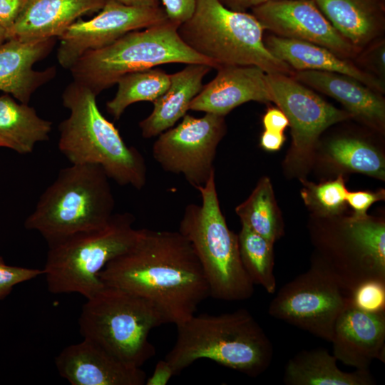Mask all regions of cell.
Instances as JSON below:
<instances>
[{
	"instance_id": "7c38bea8",
	"label": "cell",
	"mask_w": 385,
	"mask_h": 385,
	"mask_svg": "<svg viewBox=\"0 0 385 385\" xmlns=\"http://www.w3.org/2000/svg\"><path fill=\"white\" fill-rule=\"evenodd\" d=\"M351 295L321 267L310 268L284 284L270 302L269 314L329 342L335 322Z\"/></svg>"
},
{
	"instance_id": "5b68a950",
	"label": "cell",
	"mask_w": 385,
	"mask_h": 385,
	"mask_svg": "<svg viewBox=\"0 0 385 385\" xmlns=\"http://www.w3.org/2000/svg\"><path fill=\"white\" fill-rule=\"evenodd\" d=\"M265 29L252 14L231 10L219 0H196L192 16L180 24L183 42L219 66H255L267 73L294 70L264 43Z\"/></svg>"
},
{
	"instance_id": "ba28073f",
	"label": "cell",
	"mask_w": 385,
	"mask_h": 385,
	"mask_svg": "<svg viewBox=\"0 0 385 385\" xmlns=\"http://www.w3.org/2000/svg\"><path fill=\"white\" fill-rule=\"evenodd\" d=\"M168 322L150 302L104 285L86 299L78 319L83 339L97 344L128 365L141 366L155 354L150 331Z\"/></svg>"
},
{
	"instance_id": "d6a6232c",
	"label": "cell",
	"mask_w": 385,
	"mask_h": 385,
	"mask_svg": "<svg viewBox=\"0 0 385 385\" xmlns=\"http://www.w3.org/2000/svg\"><path fill=\"white\" fill-rule=\"evenodd\" d=\"M361 69L385 83V39L380 37L359 51L354 59Z\"/></svg>"
},
{
	"instance_id": "9a60e30c",
	"label": "cell",
	"mask_w": 385,
	"mask_h": 385,
	"mask_svg": "<svg viewBox=\"0 0 385 385\" xmlns=\"http://www.w3.org/2000/svg\"><path fill=\"white\" fill-rule=\"evenodd\" d=\"M265 30L287 38L323 46L354 61L359 51L330 24L314 0L270 1L252 9Z\"/></svg>"
},
{
	"instance_id": "484cf974",
	"label": "cell",
	"mask_w": 385,
	"mask_h": 385,
	"mask_svg": "<svg viewBox=\"0 0 385 385\" xmlns=\"http://www.w3.org/2000/svg\"><path fill=\"white\" fill-rule=\"evenodd\" d=\"M51 129L52 122L41 118L28 103L7 93L0 96V147L31 153L37 143L49 139Z\"/></svg>"
},
{
	"instance_id": "2e32d148",
	"label": "cell",
	"mask_w": 385,
	"mask_h": 385,
	"mask_svg": "<svg viewBox=\"0 0 385 385\" xmlns=\"http://www.w3.org/2000/svg\"><path fill=\"white\" fill-rule=\"evenodd\" d=\"M55 364L72 385H143L147 378L141 368L126 364L87 339L65 347Z\"/></svg>"
},
{
	"instance_id": "d590c367",
	"label": "cell",
	"mask_w": 385,
	"mask_h": 385,
	"mask_svg": "<svg viewBox=\"0 0 385 385\" xmlns=\"http://www.w3.org/2000/svg\"><path fill=\"white\" fill-rule=\"evenodd\" d=\"M168 18L171 21L181 24L192 14L196 0H160Z\"/></svg>"
},
{
	"instance_id": "4316f807",
	"label": "cell",
	"mask_w": 385,
	"mask_h": 385,
	"mask_svg": "<svg viewBox=\"0 0 385 385\" xmlns=\"http://www.w3.org/2000/svg\"><path fill=\"white\" fill-rule=\"evenodd\" d=\"M242 225L274 243L284 234V225L272 186L262 178L252 193L235 208Z\"/></svg>"
},
{
	"instance_id": "7402d4cb",
	"label": "cell",
	"mask_w": 385,
	"mask_h": 385,
	"mask_svg": "<svg viewBox=\"0 0 385 385\" xmlns=\"http://www.w3.org/2000/svg\"><path fill=\"white\" fill-rule=\"evenodd\" d=\"M267 48L294 71L313 70L338 73L356 78L384 94L385 83L359 68L355 63L332 51L307 41L270 34L263 38Z\"/></svg>"
},
{
	"instance_id": "8992f818",
	"label": "cell",
	"mask_w": 385,
	"mask_h": 385,
	"mask_svg": "<svg viewBox=\"0 0 385 385\" xmlns=\"http://www.w3.org/2000/svg\"><path fill=\"white\" fill-rule=\"evenodd\" d=\"M179 25L169 19L130 31L111 44L83 54L69 68L73 81L96 96L117 83L124 75L162 64L217 65L198 54L180 38Z\"/></svg>"
},
{
	"instance_id": "d6986e66",
	"label": "cell",
	"mask_w": 385,
	"mask_h": 385,
	"mask_svg": "<svg viewBox=\"0 0 385 385\" xmlns=\"http://www.w3.org/2000/svg\"><path fill=\"white\" fill-rule=\"evenodd\" d=\"M56 39L31 42L9 39L0 45V91L29 103L33 93L56 76L54 66L43 71L33 68L51 52Z\"/></svg>"
},
{
	"instance_id": "44dd1931",
	"label": "cell",
	"mask_w": 385,
	"mask_h": 385,
	"mask_svg": "<svg viewBox=\"0 0 385 385\" xmlns=\"http://www.w3.org/2000/svg\"><path fill=\"white\" fill-rule=\"evenodd\" d=\"M106 1L26 0L9 31V39L31 42L59 38L81 16L99 11Z\"/></svg>"
},
{
	"instance_id": "4fadbf2b",
	"label": "cell",
	"mask_w": 385,
	"mask_h": 385,
	"mask_svg": "<svg viewBox=\"0 0 385 385\" xmlns=\"http://www.w3.org/2000/svg\"><path fill=\"white\" fill-rule=\"evenodd\" d=\"M226 131L225 116L185 114L178 125L159 135L152 154L163 170L183 175L197 189L215 173L213 162Z\"/></svg>"
},
{
	"instance_id": "836d02e7",
	"label": "cell",
	"mask_w": 385,
	"mask_h": 385,
	"mask_svg": "<svg viewBox=\"0 0 385 385\" xmlns=\"http://www.w3.org/2000/svg\"><path fill=\"white\" fill-rule=\"evenodd\" d=\"M44 274L43 270L6 265L0 256V300L5 299L18 284Z\"/></svg>"
},
{
	"instance_id": "f35d334b",
	"label": "cell",
	"mask_w": 385,
	"mask_h": 385,
	"mask_svg": "<svg viewBox=\"0 0 385 385\" xmlns=\"http://www.w3.org/2000/svg\"><path fill=\"white\" fill-rule=\"evenodd\" d=\"M173 376L175 374L170 364L167 360L162 359L157 362L153 373L146 378L145 384L165 385Z\"/></svg>"
},
{
	"instance_id": "d4e9b609",
	"label": "cell",
	"mask_w": 385,
	"mask_h": 385,
	"mask_svg": "<svg viewBox=\"0 0 385 385\" xmlns=\"http://www.w3.org/2000/svg\"><path fill=\"white\" fill-rule=\"evenodd\" d=\"M334 354L324 348L303 350L286 364L283 382L287 385H372L369 369L341 370Z\"/></svg>"
},
{
	"instance_id": "f1b7e54d",
	"label": "cell",
	"mask_w": 385,
	"mask_h": 385,
	"mask_svg": "<svg viewBox=\"0 0 385 385\" xmlns=\"http://www.w3.org/2000/svg\"><path fill=\"white\" fill-rule=\"evenodd\" d=\"M115 96L106 103V110L118 120L125 109L139 101L153 102L170 84V75L160 69H147L127 73L117 82Z\"/></svg>"
},
{
	"instance_id": "52a82bcc",
	"label": "cell",
	"mask_w": 385,
	"mask_h": 385,
	"mask_svg": "<svg viewBox=\"0 0 385 385\" xmlns=\"http://www.w3.org/2000/svg\"><path fill=\"white\" fill-rule=\"evenodd\" d=\"M197 190L202 202L186 206L178 231L200 261L210 297L225 301L247 299L253 294L254 284L242 265L237 235L229 229L221 211L215 173Z\"/></svg>"
},
{
	"instance_id": "9c48e42d",
	"label": "cell",
	"mask_w": 385,
	"mask_h": 385,
	"mask_svg": "<svg viewBox=\"0 0 385 385\" xmlns=\"http://www.w3.org/2000/svg\"><path fill=\"white\" fill-rule=\"evenodd\" d=\"M134 216L114 213L105 225L48 245L44 275L53 294L78 293L88 299L104 287L99 272L135 242Z\"/></svg>"
},
{
	"instance_id": "5bb4252c",
	"label": "cell",
	"mask_w": 385,
	"mask_h": 385,
	"mask_svg": "<svg viewBox=\"0 0 385 385\" xmlns=\"http://www.w3.org/2000/svg\"><path fill=\"white\" fill-rule=\"evenodd\" d=\"M168 19L160 6H128L106 0L98 14L77 19L59 37V64L69 69L85 53L106 47L125 34L146 29Z\"/></svg>"
},
{
	"instance_id": "4dcf8cb0",
	"label": "cell",
	"mask_w": 385,
	"mask_h": 385,
	"mask_svg": "<svg viewBox=\"0 0 385 385\" xmlns=\"http://www.w3.org/2000/svg\"><path fill=\"white\" fill-rule=\"evenodd\" d=\"M302 200L318 217L331 219L340 215L346 207L348 190L343 176L320 184L303 180Z\"/></svg>"
},
{
	"instance_id": "60d3db41",
	"label": "cell",
	"mask_w": 385,
	"mask_h": 385,
	"mask_svg": "<svg viewBox=\"0 0 385 385\" xmlns=\"http://www.w3.org/2000/svg\"><path fill=\"white\" fill-rule=\"evenodd\" d=\"M227 8L237 11H243L249 9H253L257 6L266 4L270 1L282 0H219Z\"/></svg>"
},
{
	"instance_id": "6da1fadb",
	"label": "cell",
	"mask_w": 385,
	"mask_h": 385,
	"mask_svg": "<svg viewBox=\"0 0 385 385\" xmlns=\"http://www.w3.org/2000/svg\"><path fill=\"white\" fill-rule=\"evenodd\" d=\"M98 277L104 285L148 300L176 326L210 297L200 261L179 231L138 229L133 244L108 262Z\"/></svg>"
},
{
	"instance_id": "74e56055",
	"label": "cell",
	"mask_w": 385,
	"mask_h": 385,
	"mask_svg": "<svg viewBox=\"0 0 385 385\" xmlns=\"http://www.w3.org/2000/svg\"><path fill=\"white\" fill-rule=\"evenodd\" d=\"M265 130L283 133L289 126V120L279 108H269L262 118Z\"/></svg>"
},
{
	"instance_id": "cb8c5ba5",
	"label": "cell",
	"mask_w": 385,
	"mask_h": 385,
	"mask_svg": "<svg viewBox=\"0 0 385 385\" xmlns=\"http://www.w3.org/2000/svg\"><path fill=\"white\" fill-rule=\"evenodd\" d=\"M211 68L206 64L190 63L181 71L170 74L168 88L153 102L151 113L139 123L142 136L150 138L159 135L183 118L191 101L201 91L202 80Z\"/></svg>"
},
{
	"instance_id": "30bf717a",
	"label": "cell",
	"mask_w": 385,
	"mask_h": 385,
	"mask_svg": "<svg viewBox=\"0 0 385 385\" xmlns=\"http://www.w3.org/2000/svg\"><path fill=\"white\" fill-rule=\"evenodd\" d=\"M319 255L314 262L348 294L361 284L385 282V223L366 216L349 217L312 230Z\"/></svg>"
},
{
	"instance_id": "603a6c76",
	"label": "cell",
	"mask_w": 385,
	"mask_h": 385,
	"mask_svg": "<svg viewBox=\"0 0 385 385\" xmlns=\"http://www.w3.org/2000/svg\"><path fill=\"white\" fill-rule=\"evenodd\" d=\"M334 28L359 51L382 37L385 0H314Z\"/></svg>"
},
{
	"instance_id": "8fae6325",
	"label": "cell",
	"mask_w": 385,
	"mask_h": 385,
	"mask_svg": "<svg viewBox=\"0 0 385 385\" xmlns=\"http://www.w3.org/2000/svg\"><path fill=\"white\" fill-rule=\"evenodd\" d=\"M272 102L287 116L292 138L284 160L286 169L300 175L312 164L320 135L329 126L351 118L325 101L292 76L267 73Z\"/></svg>"
},
{
	"instance_id": "ac0fdd59",
	"label": "cell",
	"mask_w": 385,
	"mask_h": 385,
	"mask_svg": "<svg viewBox=\"0 0 385 385\" xmlns=\"http://www.w3.org/2000/svg\"><path fill=\"white\" fill-rule=\"evenodd\" d=\"M215 77L202 86L189 110L225 116L249 102H272L267 73L255 66H219Z\"/></svg>"
},
{
	"instance_id": "83f0119b",
	"label": "cell",
	"mask_w": 385,
	"mask_h": 385,
	"mask_svg": "<svg viewBox=\"0 0 385 385\" xmlns=\"http://www.w3.org/2000/svg\"><path fill=\"white\" fill-rule=\"evenodd\" d=\"M326 153L328 160L339 168L385 179L384 156L365 140L354 136L337 137L329 141Z\"/></svg>"
},
{
	"instance_id": "7a4b0ae2",
	"label": "cell",
	"mask_w": 385,
	"mask_h": 385,
	"mask_svg": "<svg viewBox=\"0 0 385 385\" xmlns=\"http://www.w3.org/2000/svg\"><path fill=\"white\" fill-rule=\"evenodd\" d=\"M176 327V341L165 358L175 375L202 359L250 377H257L272 363V342L245 309L219 315L194 314Z\"/></svg>"
},
{
	"instance_id": "e0dca14e",
	"label": "cell",
	"mask_w": 385,
	"mask_h": 385,
	"mask_svg": "<svg viewBox=\"0 0 385 385\" xmlns=\"http://www.w3.org/2000/svg\"><path fill=\"white\" fill-rule=\"evenodd\" d=\"M337 361L369 369L374 359L384 362L385 311L371 312L347 304L338 317L331 342Z\"/></svg>"
},
{
	"instance_id": "3957f363",
	"label": "cell",
	"mask_w": 385,
	"mask_h": 385,
	"mask_svg": "<svg viewBox=\"0 0 385 385\" xmlns=\"http://www.w3.org/2000/svg\"><path fill=\"white\" fill-rule=\"evenodd\" d=\"M96 96L74 81L66 86L62 100L70 114L58 125V149L71 164L98 165L118 184L140 190L147 181L144 158L103 116Z\"/></svg>"
},
{
	"instance_id": "ffe728a7",
	"label": "cell",
	"mask_w": 385,
	"mask_h": 385,
	"mask_svg": "<svg viewBox=\"0 0 385 385\" xmlns=\"http://www.w3.org/2000/svg\"><path fill=\"white\" fill-rule=\"evenodd\" d=\"M292 76L341 103L351 118L381 133L385 129L383 94L351 76L313 70L294 71Z\"/></svg>"
},
{
	"instance_id": "7bdbcfd3",
	"label": "cell",
	"mask_w": 385,
	"mask_h": 385,
	"mask_svg": "<svg viewBox=\"0 0 385 385\" xmlns=\"http://www.w3.org/2000/svg\"><path fill=\"white\" fill-rule=\"evenodd\" d=\"M9 39V31L0 24V45Z\"/></svg>"
},
{
	"instance_id": "8d00e7d4",
	"label": "cell",
	"mask_w": 385,
	"mask_h": 385,
	"mask_svg": "<svg viewBox=\"0 0 385 385\" xmlns=\"http://www.w3.org/2000/svg\"><path fill=\"white\" fill-rule=\"evenodd\" d=\"M26 0H0V24L9 31Z\"/></svg>"
},
{
	"instance_id": "ab89813d",
	"label": "cell",
	"mask_w": 385,
	"mask_h": 385,
	"mask_svg": "<svg viewBox=\"0 0 385 385\" xmlns=\"http://www.w3.org/2000/svg\"><path fill=\"white\" fill-rule=\"evenodd\" d=\"M284 133L266 130L260 137V146L267 151L279 150L285 141Z\"/></svg>"
},
{
	"instance_id": "e575fe53",
	"label": "cell",
	"mask_w": 385,
	"mask_h": 385,
	"mask_svg": "<svg viewBox=\"0 0 385 385\" xmlns=\"http://www.w3.org/2000/svg\"><path fill=\"white\" fill-rule=\"evenodd\" d=\"M384 197L385 192L384 190L377 192L348 191L346 202L354 211L351 217L354 219H361L368 215L367 210L371 205L377 201L384 200Z\"/></svg>"
},
{
	"instance_id": "1f68e13d",
	"label": "cell",
	"mask_w": 385,
	"mask_h": 385,
	"mask_svg": "<svg viewBox=\"0 0 385 385\" xmlns=\"http://www.w3.org/2000/svg\"><path fill=\"white\" fill-rule=\"evenodd\" d=\"M351 301L364 311H385V282L371 280L361 284L351 292Z\"/></svg>"
},
{
	"instance_id": "f546056e",
	"label": "cell",
	"mask_w": 385,
	"mask_h": 385,
	"mask_svg": "<svg viewBox=\"0 0 385 385\" xmlns=\"http://www.w3.org/2000/svg\"><path fill=\"white\" fill-rule=\"evenodd\" d=\"M237 237L241 262L252 282L273 294L277 287L274 243L245 225Z\"/></svg>"
},
{
	"instance_id": "277c9868",
	"label": "cell",
	"mask_w": 385,
	"mask_h": 385,
	"mask_svg": "<svg viewBox=\"0 0 385 385\" xmlns=\"http://www.w3.org/2000/svg\"><path fill=\"white\" fill-rule=\"evenodd\" d=\"M109 178L93 164H71L59 170L40 196L24 227L48 245L108 222L115 207Z\"/></svg>"
},
{
	"instance_id": "b9f144b4",
	"label": "cell",
	"mask_w": 385,
	"mask_h": 385,
	"mask_svg": "<svg viewBox=\"0 0 385 385\" xmlns=\"http://www.w3.org/2000/svg\"><path fill=\"white\" fill-rule=\"evenodd\" d=\"M128 6H159L160 0H113Z\"/></svg>"
}]
</instances>
